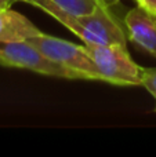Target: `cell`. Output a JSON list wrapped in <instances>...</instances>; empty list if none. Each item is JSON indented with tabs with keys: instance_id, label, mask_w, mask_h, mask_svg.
Masks as SVG:
<instances>
[{
	"instance_id": "5",
	"label": "cell",
	"mask_w": 156,
	"mask_h": 157,
	"mask_svg": "<svg viewBox=\"0 0 156 157\" xmlns=\"http://www.w3.org/2000/svg\"><path fill=\"white\" fill-rule=\"evenodd\" d=\"M129 39L156 58V14L137 6L124 17Z\"/></svg>"
},
{
	"instance_id": "9",
	"label": "cell",
	"mask_w": 156,
	"mask_h": 157,
	"mask_svg": "<svg viewBox=\"0 0 156 157\" xmlns=\"http://www.w3.org/2000/svg\"><path fill=\"white\" fill-rule=\"evenodd\" d=\"M135 2L144 10L149 11L152 14H156V0H135Z\"/></svg>"
},
{
	"instance_id": "8",
	"label": "cell",
	"mask_w": 156,
	"mask_h": 157,
	"mask_svg": "<svg viewBox=\"0 0 156 157\" xmlns=\"http://www.w3.org/2000/svg\"><path fill=\"white\" fill-rule=\"evenodd\" d=\"M141 86L145 87V90L154 97L156 102V68H141Z\"/></svg>"
},
{
	"instance_id": "10",
	"label": "cell",
	"mask_w": 156,
	"mask_h": 157,
	"mask_svg": "<svg viewBox=\"0 0 156 157\" xmlns=\"http://www.w3.org/2000/svg\"><path fill=\"white\" fill-rule=\"evenodd\" d=\"M119 2H120V0H98L99 4H101L102 7H105V8H111L112 6L118 4Z\"/></svg>"
},
{
	"instance_id": "1",
	"label": "cell",
	"mask_w": 156,
	"mask_h": 157,
	"mask_svg": "<svg viewBox=\"0 0 156 157\" xmlns=\"http://www.w3.org/2000/svg\"><path fill=\"white\" fill-rule=\"evenodd\" d=\"M0 66L26 69L44 76L68 78V80H93V77L84 72L65 68L49 59L26 40L0 43Z\"/></svg>"
},
{
	"instance_id": "11",
	"label": "cell",
	"mask_w": 156,
	"mask_h": 157,
	"mask_svg": "<svg viewBox=\"0 0 156 157\" xmlns=\"http://www.w3.org/2000/svg\"><path fill=\"white\" fill-rule=\"evenodd\" d=\"M21 2V0H0V7L2 8H10L14 3Z\"/></svg>"
},
{
	"instance_id": "3",
	"label": "cell",
	"mask_w": 156,
	"mask_h": 157,
	"mask_svg": "<svg viewBox=\"0 0 156 157\" xmlns=\"http://www.w3.org/2000/svg\"><path fill=\"white\" fill-rule=\"evenodd\" d=\"M26 41L35 46L49 59L54 61L65 68L84 72V73L90 75L94 81H102L101 75L84 46H77L71 41L62 40V39L50 35H44V33L28 39Z\"/></svg>"
},
{
	"instance_id": "2",
	"label": "cell",
	"mask_w": 156,
	"mask_h": 157,
	"mask_svg": "<svg viewBox=\"0 0 156 157\" xmlns=\"http://www.w3.org/2000/svg\"><path fill=\"white\" fill-rule=\"evenodd\" d=\"M102 81L115 86H141V66L123 44H84Z\"/></svg>"
},
{
	"instance_id": "4",
	"label": "cell",
	"mask_w": 156,
	"mask_h": 157,
	"mask_svg": "<svg viewBox=\"0 0 156 157\" xmlns=\"http://www.w3.org/2000/svg\"><path fill=\"white\" fill-rule=\"evenodd\" d=\"M76 18L86 32L90 33L94 44H127V36L118 19L109 13V8L99 6L93 14L76 15Z\"/></svg>"
},
{
	"instance_id": "7",
	"label": "cell",
	"mask_w": 156,
	"mask_h": 157,
	"mask_svg": "<svg viewBox=\"0 0 156 157\" xmlns=\"http://www.w3.org/2000/svg\"><path fill=\"white\" fill-rule=\"evenodd\" d=\"M72 15H88L99 7L98 0H51Z\"/></svg>"
},
{
	"instance_id": "6",
	"label": "cell",
	"mask_w": 156,
	"mask_h": 157,
	"mask_svg": "<svg viewBox=\"0 0 156 157\" xmlns=\"http://www.w3.org/2000/svg\"><path fill=\"white\" fill-rule=\"evenodd\" d=\"M41 33L39 28L18 11L11 10V7H0V43L24 41Z\"/></svg>"
}]
</instances>
